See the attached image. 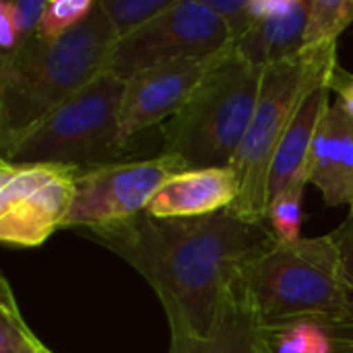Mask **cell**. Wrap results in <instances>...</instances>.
Returning <instances> with one entry per match:
<instances>
[{
    "label": "cell",
    "mask_w": 353,
    "mask_h": 353,
    "mask_svg": "<svg viewBox=\"0 0 353 353\" xmlns=\"http://www.w3.org/2000/svg\"><path fill=\"white\" fill-rule=\"evenodd\" d=\"M81 234L153 288L168 316L170 353H201L215 341L230 290L246 265L277 240L265 223H248L228 209L190 219L141 213Z\"/></svg>",
    "instance_id": "cell-1"
},
{
    "label": "cell",
    "mask_w": 353,
    "mask_h": 353,
    "mask_svg": "<svg viewBox=\"0 0 353 353\" xmlns=\"http://www.w3.org/2000/svg\"><path fill=\"white\" fill-rule=\"evenodd\" d=\"M118 37L95 2L91 14L58 39L37 33L0 56V149L48 118L105 72Z\"/></svg>",
    "instance_id": "cell-2"
},
{
    "label": "cell",
    "mask_w": 353,
    "mask_h": 353,
    "mask_svg": "<svg viewBox=\"0 0 353 353\" xmlns=\"http://www.w3.org/2000/svg\"><path fill=\"white\" fill-rule=\"evenodd\" d=\"M238 288L259 327L292 321L353 323V296L331 234L275 240L244 269Z\"/></svg>",
    "instance_id": "cell-3"
},
{
    "label": "cell",
    "mask_w": 353,
    "mask_h": 353,
    "mask_svg": "<svg viewBox=\"0 0 353 353\" xmlns=\"http://www.w3.org/2000/svg\"><path fill=\"white\" fill-rule=\"evenodd\" d=\"M265 68L225 50L190 101L163 124V151L190 170L232 168L252 122Z\"/></svg>",
    "instance_id": "cell-4"
},
{
    "label": "cell",
    "mask_w": 353,
    "mask_h": 353,
    "mask_svg": "<svg viewBox=\"0 0 353 353\" xmlns=\"http://www.w3.org/2000/svg\"><path fill=\"white\" fill-rule=\"evenodd\" d=\"M339 64L337 46L304 50L265 68L261 97L246 137L232 161L240 192L228 209L248 223H265L269 213V174L275 151L302 101L319 85L329 83Z\"/></svg>",
    "instance_id": "cell-5"
},
{
    "label": "cell",
    "mask_w": 353,
    "mask_h": 353,
    "mask_svg": "<svg viewBox=\"0 0 353 353\" xmlns=\"http://www.w3.org/2000/svg\"><path fill=\"white\" fill-rule=\"evenodd\" d=\"M124 81L101 72L83 91L56 108L2 149L10 163H58L87 170L114 163L126 151L120 141Z\"/></svg>",
    "instance_id": "cell-6"
},
{
    "label": "cell",
    "mask_w": 353,
    "mask_h": 353,
    "mask_svg": "<svg viewBox=\"0 0 353 353\" xmlns=\"http://www.w3.org/2000/svg\"><path fill=\"white\" fill-rule=\"evenodd\" d=\"M230 48V29L207 0H174L145 27L116 41L105 70L128 81L153 66L209 58Z\"/></svg>",
    "instance_id": "cell-7"
},
{
    "label": "cell",
    "mask_w": 353,
    "mask_h": 353,
    "mask_svg": "<svg viewBox=\"0 0 353 353\" xmlns=\"http://www.w3.org/2000/svg\"><path fill=\"white\" fill-rule=\"evenodd\" d=\"M190 170L178 155L161 151L155 157L114 161L79 170L74 196L62 228H103L147 211L157 190L174 176Z\"/></svg>",
    "instance_id": "cell-8"
},
{
    "label": "cell",
    "mask_w": 353,
    "mask_h": 353,
    "mask_svg": "<svg viewBox=\"0 0 353 353\" xmlns=\"http://www.w3.org/2000/svg\"><path fill=\"white\" fill-rule=\"evenodd\" d=\"M79 170L58 163L0 159V240L35 248L64 225Z\"/></svg>",
    "instance_id": "cell-9"
},
{
    "label": "cell",
    "mask_w": 353,
    "mask_h": 353,
    "mask_svg": "<svg viewBox=\"0 0 353 353\" xmlns=\"http://www.w3.org/2000/svg\"><path fill=\"white\" fill-rule=\"evenodd\" d=\"M221 54L153 66L124 81L120 112L122 145L128 149L134 137L174 118L190 101Z\"/></svg>",
    "instance_id": "cell-10"
},
{
    "label": "cell",
    "mask_w": 353,
    "mask_h": 353,
    "mask_svg": "<svg viewBox=\"0 0 353 353\" xmlns=\"http://www.w3.org/2000/svg\"><path fill=\"white\" fill-rule=\"evenodd\" d=\"M250 12V27L232 41L238 56L269 68L302 52L308 0H252Z\"/></svg>",
    "instance_id": "cell-11"
},
{
    "label": "cell",
    "mask_w": 353,
    "mask_h": 353,
    "mask_svg": "<svg viewBox=\"0 0 353 353\" xmlns=\"http://www.w3.org/2000/svg\"><path fill=\"white\" fill-rule=\"evenodd\" d=\"M308 184H314L329 207L353 203V120L333 101L312 139Z\"/></svg>",
    "instance_id": "cell-12"
},
{
    "label": "cell",
    "mask_w": 353,
    "mask_h": 353,
    "mask_svg": "<svg viewBox=\"0 0 353 353\" xmlns=\"http://www.w3.org/2000/svg\"><path fill=\"white\" fill-rule=\"evenodd\" d=\"M238 192L240 184L232 168L186 170L157 190L145 213L157 219L205 217L230 209Z\"/></svg>",
    "instance_id": "cell-13"
},
{
    "label": "cell",
    "mask_w": 353,
    "mask_h": 353,
    "mask_svg": "<svg viewBox=\"0 0 353 353\" xmlns=\"http://www.w3.org/2000/svg\"><path fill=\"white\" fill-rule=\"evenodd\" d=\"M329 105H331L329 83L319 85L302 101V105L296 112L290 128L285 130V134L275 151L273 163H271L269 203L281 190H285L294 180H298V178L308 180V157H310L312 139H314L316 128H319L325 112L329 110Z\"/></svg>",
    "instance_id": "cell-14"
},
{
    "label": "cell",
    "mask_w": 353,
    "mask_h": 353,
    "mask_svg": "<svg viewBox=\"0 0 353 353\" xmlns=\"http://www.w3.org/2000/svg\"><path fill=\"white\" fill-rule=\"evenodd\" d=\"M259 339L263 353H353V323L292 321L259 327Z\"/></svg>",
    "instance_id": "cell-15"
},
{
    "label": "cell",
    "mask_w": 353,
    "mask_h": 353,
    "mask_svg": "<svg viewBox=\"0 0 353 353\" xmlns=\"http://www.w3.org/2000/svg\"><path fill=\"white\" fill-rule=\"evenodd\" d=\"M201 353H263L259 327L238 283L228 294L215 341Z\"/></svg>",
    "instance_id": "cell-16"
},
{
    "label": "cell",
    "mask_w": 353,
    "mask_h": 353,
    "mask_svg": "<svg viewBox=\"0 0 353 353\" xmlns=\"http://www.w3.org/2000/svg\"><path fill=\"white\" fill-rule=\"evenodd\" d=\"M353 23V0H308L304 50L337 46L339 35Z\"/></svg>",
    "instance_id": "cell-17"
},
{
    "label": "cell",
    "mask_w": 353,
    "mask_h": 353,
    "mask_svg": "<svg viewBox=\"0 0 353 353\" xmlns=\"http://www.w3.org/2000/svg\"><path fill=\"white\" fill-rule=\"evenodd\" d=\"M46 2L43 0H4L0 2V56L14 54L37 33Z\"/></svg>",
    "instance_id": "cell-18"
},
{
    "label": "cell",
    "mask_w": 353,
    "mask_h": 353,
    "mask_svg": "<svg viewBox=\"0 0 353 353\" xmlns=\"http://www.w3.org/2000/svg\"><path fill=\"white\" fill-rule=\"evenodd\" d=\"M0 353H52L27 327L8 281L0 283Z\"/></svg>",
    "instance_id": "cell-19"
},
{
    "label": "cell",
    "mask_w": 353,
    "mask_h": 353,
    "mask_svg": "<svg viewBox=\"0 0 353 353\" xmlns=\"http://www.w3.org/2000/svg\"><path fill=\"white\" fill-rule=\"evenodd\" d=\"M308 180L298 178L294 180L285 190H281L275 199L269 203L267 219L271 221L273 234L281 242H296L300 240L302 232V203H304V188Z\"/></svg>",
    "instance_id": "cell-20"
},
{
    "label": "cell",
    "mask_w": 353,
    "mask_h": 353,
    "mask_svg": "<svg viewBox=\"0 0 353 353\" xmlns=\"http://www.w3.org/2000/svg\"><path fill=\"white\" fill-rule=\"evenodd\" d=\"M172 2L174 0H99L118 39H124L145 27Z\"/></svg>",
    "instance_id": "cell-21"
},
{
    "label": "cell",
    "mask_w": 353,
    "mask_h": 353,
    "mask_svg": "<svg viewBox=\"0 0 353 353\" xmlns=\"http://www.w3.org/2000/svg\"><path fill=\"white\" fill-rule=\"evenodd\" d=\"M95 8V0H50L46 2L37 35L43 39H58L79 23H83L91 10Z\"/></svg>",
    "instance_id": "cell-22"
},
{
    "label": "cell",
    "mask_w": 353,
    "mask_h": 353,
    "mask_svg": "<svg viewBox=\"0 0 353 353\" xmlns=\"http://www.w3.org/2000/svg\"><path fill=\"white\" fill-rule=\"evenodd\" d=\"M209 6L223 19L225 27L230 29L232 41L238 39L252 23L250 4L252 0H207Z\"/></svg>",
    "instance_id": "cell-23"
},
{
    "label": "cell",
    "mask_w": 353,
    "mask_h": 353,
    "mask_svg": "<svg viewBox=\"0 0 353 353\" xmlns=\"http://www.w3.org/2000/svg\"><path fill=\"white\" fill-rule=\"evenodd\" d=\"M339 254H341V263H343V271H345V279L350 283L353 296V217H347L335 232H331Z\"/></svg>",
    "instance_id": "cell-24"
},
{
    "label": "cell",
    "mask_w": 353,
    "mask_h": 353,
    "mask_svg": "<svg viewBox=\"0 0 353 353\" xmlns=\"http://www.w3.org/2000/svg\"><path fill=\"white\" fill-rule=\"evenodd\" d=\"M329 89L335 93V101L345 110V114L353 120V72H347L341 64L335 66L329 79Z\"/></svg>",
    "instance_id": "cell-25"
},
{
    "label": "cell",
    "mask_w": 353,
    "mask_h": 353,
    "mask_svg": "<svg viewBox=\"0 0 353 353\" xmlns=\"http://www.w3.org/2000/svg\"><path fill=\"white\" fill-rule=\"evenodd\" d=\"M350 217H353V203H352V207H350Z\"/></svg>",
    "instance_id": "cell-26"
}]
</instances>
